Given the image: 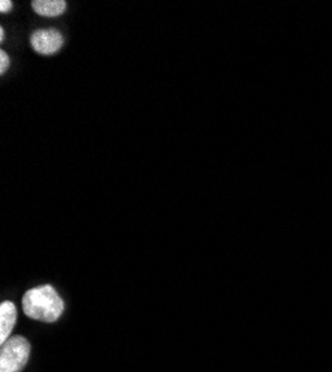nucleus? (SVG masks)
I'll list each match as a JSON object with an SVG mask.
<instances>
[{
    "label": "nucleus",
    "instance_id": "nucleus-1",
    "mask_svg": "<svg viewBox=\"0 0 332 372\" xmlns=\"http://www.w3.org/2000/svg\"><path fill=\"white\" fill-rule=\"evenodd\" d=\"M23 312L33 320L53 323L65 312V301L51 285H43L26 292L23 297Z\"/></svg>",
    "mask_w": 332,
    "mask_h": 372
},
{
    "label": "nucleus",
    "instance_id": "nucleus-2",
    "mask_svg": "<svg viewBox=\"0 0 332 372\" xmlns=\"http://www.w3.org/2000/svg\"><path fill=\"white\" fill-rule=\"evenodd\" d=\"M31 346L28 341L15 335L0 344V372H20L26 368L30 358Z\"/></svg>",
    "mask_w": 332,
    "mask_h": 372
},
{
    "label": "nucleus",
    "instance_id": "nucleus-3",
    "mask_svg": "<svg viewBox=\"0 0 332 372\" xmlns=\"http://www.w3.org/2000/svg\"><path fill=\"white\" fill-rule=\"evenodd\" d=\"M65 39L55 28L36 30L30 36V45L41 55H53L61 50Z\"/></svg>",
    "mask_w": 332,
    "mask_h": 372
},
{
    "label": "nucleus",
    "instance_id": "nucleus-4",
    "mask_svg": "<svg viewBox=\"0 0 332 372\" xmlns=\"http://www.w3.org/2000/svg\"><path fill=\"white\" fill-rule=\"evenodd\" d=\"M17 322V307L14 302L5 301L0 305V344L11 337V332Z\"/></svg>",
    "mask_w": 332,
    "mask_h": 372
},
{
    "label": "nucleus",
    "instance_id": "nucleus-5",
    "mask_svg": "<svg viewBox=\"0 0 332 372\" xmlns=\"http://www.w3.org/2000/svg\"><path fill=\"white\" fill-rule=\"evenodd\" d=\"M31 8H33V11L39 13L41 17L53 18L65 13L68 4L65 0H35V2H31Z\"/></svg>",
    "mask_w": 332,
    "mask_h": 372
},
{
    "label": "nucleus",
    "instance_id": "nucleus-6",
    "mask_svg": "<svg viewBox=\"0 0 332 372\" xmlns=\"http://www.w3.org/2000/svg\"><path fill=\"white\" fill-rule=\"evenodd\" d=\"M11 65V60H9V55L5 53V51H0V73H5L8 70Z\"/></svg>",
    "mask_w": 332,
    "mask_h": 372
},
{
    "label": "nucleus",
    "instance_id": "nucleus-7",
    "mask_svg": "<svg viewBox=\"0 0 332 372\" xmlns=\"http://www.w3.org/2000/svg\"><path fill=\"white\" fill-rule=\"evenodd\" d=\"M12 9V2L11 0H2V2H0V12H8Z\"/></svg>",
    "mask_w": 332,
    "mask_h": 372
},
{
    "label": "nucleus",
    "instance_id": "nucleus-8",
    "mask_svg": "<svg viewBox=\"0 0 332 372\" xmlns=\"http://www.w3.org/2000/svg\"><path fill=\"white\" fill-rule=\"evenodd\" d=\"M5 40V30L0 28V42Z\"/></svg>",
    "mask_w": 332,
    "mask_h": 372
}]
</instances>
